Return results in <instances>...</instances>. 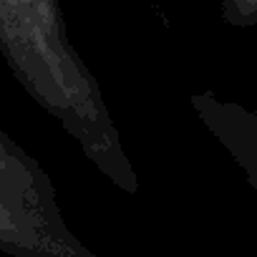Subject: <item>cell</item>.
I'll return each instance as SVG.
<instances>
[{
    "label": "cell",
    "mask_w": 257,
    "mask_h": 257,
    "mask_svg": "<svg viewBox=\"0 0 257 257\" xmlns=\"http://www.w3.org/2000/svg\"><path fill=\"white\" fill-rule=\"evenodd\" d=\"M0 56L103 179L123 194L139 192L98 78L71 43L61 0H0Z\"/></svg>",
    "instance_id": "6da1fadb"
},
{
    "label": "cell",
    "mask_w": 257,
    "mask_h": 257,
    "mask_svg": "<svg viewBox=\"0 0 257 257\" xmlns=\"http://www.w3.org/2000/svg\"><path fill=\"white\" fill-rule=\"evenodd\" d=\"M0 252L96 257L66 224L46 169L0 128Z\"/></svg>",
    "instance_id": "7a4b0ae2"
},
{
    "label": "cell",
    "mask_w": 257,
    "mask_h": 257,
    "mask_svg": "<svg viewBox=\"0 0 257 257\" xmlns=\"http://www.w3.org/2000/svg\"><path fill=\"white\" fill-rule=\"evenodd\" d=\"M189 106L214 142L239 167L247 184L257 189V111L212 91L192 93Z\"/></svg>",
    "instance_id": "3957f363"
},
{
    "label": "cell",
    "mask_w": 257,
    "mask_h": 257,
    "mask_svg": "<svg viewBox=\"0 0 257 257\" xmlns=\"http://www.w3.org/2000/svg\"><path fill=\"white\" fill-rule=\"evenodd\" d=\"M219 18L232 28H257V0H219Z\"/></svg>",
    "instance_id": "277c9868"
}]
</instances>
